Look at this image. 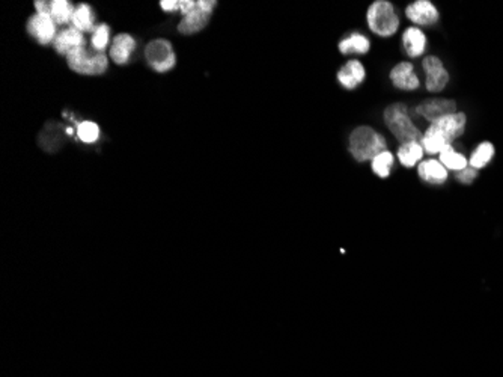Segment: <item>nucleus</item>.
Masks as SVG:
<instances>
[{"label": "nucleus", "mask_w": 503, "mask_h": 377, "mask_svg": "<svg viewBox=\"0 0 503 377\" xmlns=\"http://www.w3.org/2000/svg\"><path fill=\"white\" fill-rule=\"evenodd\" d=\"M402 41H404V47L407 50V55L412 56V58L420 56L425 51L427 38H425L424 32L420 31L419 28L407 29L402 35Z\"/></svg>", "instance_id": "17"}, {"label": "nucleus", "mask_w": 503, "mask_h": 377, "mask_svg": "<svg viewBox=\"0 0 503 377\" xmlns=\"http://www.w3.org/2000/svg\"><path fill=\"white\" fill-rule=\"evenodd\" d=\"M145 56L151 69L157 73H166L172 70L176 64L172 46L165 39H157V41L149 43L145 50Z\"/></svg>", "instance_id": "6"}, {"label": "nucleus", "mask_w": 503, "mask_h": 377, "mask_svg": "<svg viewBox=\"0 0 503 377\" xmlns=\"http://www.w3.org/2000/svg\"><path fill=\"white\" fill-rule=\"evenodd\" d=\"M78 139L85 144H92L98 139L100 136V127L91 123V121H83V123L78 124Z\"/></svg>", "instance_id": "25"}, {"label": "nucleus", "mask_w": 503, "mask_h": 377, "mask_svg": "<svg viewBox=\"0 0 503 377\" xmlns=\"http://www.w3.org/2000/svg\"><path fill=\"white\" fill-rule=\"evenodd\" d=\"M466 129V115L464 114H454L446 116L440 121L432 123L427 133L424 134L422 145L424 151L428 154H440L442 150L449 146L457 138L464 133Z\"/></svg>", "instance_id": "1"}, {"label": "nucleus", "mask_w": 503, "mask_h": 377, "mask_svg": "<svg viewBox=\"0 0 503 377\" xmlns=\"http://www.w3.org/2000/svg\"><path fill=\"white\" fill-rule=\"evenodd\" d=\"M422 156H424V148L419 142L401 145L400 151H398L400 161L407 168H413L417 161L422 159Z\"/></svg>", "instance_id": "19"}, {"label": "nucleus", "mask_w": 503, "mask_h": 377, "mask_svg": "<svg viewBox=\"0 0 503 377\" xmlns=\"http://www.w3.org/2000/svg\"><path fill=\"white\" fill-rule=\"evenodd\" d=\"M407 17L419 26H430L439 20V11L428 0H417L405 11Z\"/></svg>", "instance_id": "10"}, {"label": "nucleus", "mask_w": 503, "mask_h": 377, "mask_svg": "<svg viewBox=\"0 0 503 377\" xmlns=\"http://www.w3.org/2000/svg\"><path fill=\"white\" fill-rule=\"evenodd\" d=\"M457 109V104L452 100H427L420 106L416 107V114L422 115L430 123H436L446 116L454 115Z\"/></svg>", "instance_id": "8"}, {"label": "nucleus", "mask_w": 503, "mask_h": 377, "mask_svg": "<svg viewBox=\"0 0 503 377\" xmlns=\"http://www.w3.org/2000/svg\"><path fill=\"white\" fill-rule=\"evenodd\" d=\"M385 121L389 130L393 133V136L401 142V145L412 144V142H422L424 134L412 123L409 116V111L401 103L392 104L385 111Z\"/></svg>", "instance_id": "3"}, {"label": "nucleus", "mask_w": 503, "mask_h": 377, "mask_svg": "<svg viewBox=\"0 0 503 377\" xmlns=\"http://www.w3.org/2000/svg\"><path fill=\"white\" fill-rule=\"evenodd\" d=\"M70 69L78 74L83 76H98L107 70V56L104 53H97V55L89 56L85 47L71 51L66 56Z\"/></svg>", "instance_id": "5"}, {"label": "nucleus", "mask_w": 503, "mask_h": 377, "mask_svg": "<svg viewBox=\"0 0 503 377\" xmlns=\"http://www.w3.org/2000/svg\"><path fill=\"white\" fill-rule=\"evenodd\" d=\"M196 8V2L193 0H180V11L183 12V16H187Z\"/></svg>", "instance_id": "29"}, {"label": "nucleus", "mask_w": 503, "mask_h": 377, "mask_svg": "<svg viewBox=\"0 0 503 377\" xmlns=\"http://www.w3.org/2000/svg\"><path fill=\"white\" fill-rule=\"evenodd\" d=\"M422 65L427 74L428 91H432V92L442 91L447 85V82H449V74H447V71L444 70L442 61L436 56H427Z\"/></svg>", "instance_id": "9"}, {"label": "nucleus", "mask_w": 503, "mask_h": 377, "mask_svg": "<svg viewBox=\"0 0 503 377\" xmlns=\"http://www.w3.org/2000/svg\"><path fill=\"white\" fill-rule=\"evenodd\" d=\"M390 79L393 85L400 89L413 91L419 88L420 82L413 71V65L409 62H401L390 71Z\"/></svg>", "instance_id": "11"}, {"label": "nucleus", "mask_w": 503, "mask_h": 377, "mask_svg": "<svg viewBox=\"0 0 503 377\" xmlns=\"http://www.w3.org/2000/svg\"><path fill=\"white\" fill-rule=\"evenodd\" d=\"M210 17H211L210 12L200 9L196 5V8L192 12H190V14L183 17V20L178 24V31L181 34H184V35L196 34V32H199V31H202L203 28H205Z\"/></svg>", "instance_id": "14"}, {"label": "nucleus", "mask_w": 503, "mask_h": 377, "mask_svg": "<svg viewBox=\"0 0 503 377\" xmlns=\"http://www.w3.org/2000/svg\"><path fill=\"white\" fill-rule=\"evenodd\" d=\"M417 174L430 184H443L447 180V169L440 164V160L420 161Z\"/></svg>", "instance_id": "15"}, {"label": "nucleus", "mask_w": 503, "mask_h": 377, "mask_svg": "<svg viewBox=\"0 0 503 377\" xmlns=\"http://www.w3.org/2000/svg\"><path fill=\"white\" fill-rule=\"evenodd\" d=\"M160 5H161L163 11H168V12H173L176 9H180L178 0H163V2H160Z\"/></svg>", "instance_id": "30"}, {"label": "nucleus", "mask_w": 503, "mask_h": 377, "mask_svg": "<svg viewBox=\"0 0 503 377\" xmlns=\"http://www.w3.org/2000/svg\"><path fill=\"white\" fill-rule=\"evenodd\" d=\"M440 164L446 169H452V171L459 172V171L467 168V159L463 154L457 153L452 148V145H449V146H446L444 150L440 151Z\"/></svg>", "instance_id": "20"}, {"label": "nucleus", "mask_w": 503, "mask_h": 377, "mask_svg": "<svg viewBox=\"0 0 503 377\" xmlns=\"http://www.w3.org/2000/svg\"><path fill=\"white\" fill-rule=\"evenodd\" d=\"M493 156H494V146H493V144L484 142V144H481V145L477 148V150H474V153L472 154V157H470L469 161H470L472 168L481 169V168H484V166H487L488 164H490Z\"/></svg>", "instance_id": "23"}, {"label": "nucleus", "mask_w": 503, "mask_h": 377, "mask_svg": "<svg viewBox=\"0 0 503 377\" xmlns=\"http://www.w3.org/2000/svg\"><path fill=\"white\" fill-rule=\"evenodd\" d=\"M71 23L77 31H92L93 29V16L89 5L81 4L76 8Z\"/></svg>", "instance_id": "21"}, {"label": "nucleus", "mask_w": 503, "mask_h": 377, "mask_svg": "<svg viewBox=\"0 0 503 377\" xmlns=\"http://www.w3.org/2000/svg\"><path fill=\"white\" fill-rule=\"evenodd\" d=\"M365 79V69L359 61L347 62L337 73V80L344 88L355 89L357 88Z\"/></svg>", "instance_id": "13"}, {"label": "nucleus", "mask_w": 503, "mask_h": 377, "mask_svg": "<svg viewBox=\"0 0 503 377\" xmlns=\"http://www.w3.org/2000/svg\"><path fill=\"white\" fill-rule=\"evenodd\" d=\"M51 4V14L50 17L53 19V21L56 24H65L68 21H71L73 14H74V8L70 2H66V0H53Z\"/></svg>", "instance_id": "22"}, {"label": "nucleus", "mask_w": 503, "mask_h": 377, "mask_svg": "<svg viewBox=\"0 0 503 377\" xmlns=\"http://www.w3.org/2000/svg\"><path fill=\"white\" fill-rule=\"evenodd\" d=\"M108 38H111V29H108V26H106V24L97 26V28L93 29L92 39H91L92 47L98 53H101L108 44Z\"/></svg>", "instance_id": "26"}, {"label": "nucleus", "mask_w": 503, "mask_h": 377, "mask_svg": "<svg viewBox=\"0 0 503 377\" xmlns=\"http://www.w3.org/2000/svg\"><path fill=\"white\" fill-rule=\"evenodd\" d=\"M27 32L34 36L39 44H49L56 39V23L50 16H34L27 21Z\"/></svg>", "instance_id": "7"}, {"label": "nucleus", "mask_w": 503, "mask_h": 377, "mask_svg": "<svg viewBox=\"0 0 503 377\" xmlns=\"http://www.w3.org/2000/svg\"><path fill=\"white\" fill-rule=\"evenodd\" d=\"M136 49L134 38L128 34H121L115 38L113 46L111 49V56L118 65H124L128 62L131 53Z\"/></svg>", "instance_id": "16"}, {"label": "nucleus", "mask_w": 503, "mask_h": 377, "mask_svg": "<svg viewBox=\"0 0 503 377\" xmlns=\"http://www.w3.org/2000/svg\"><path fill=\"white\" fill-rule=\"evenodd\" d=\"M477 177H478V171L474 168H466L463 171L457 172V180L463 184H470Z\"/></svg>", "instance_id": "27"}, {"label": "nucleus", "mask_w": 503, "mask_h": 377, "mask_svg": "<svg viewBox=\"0 0 503 377\" xmlns=\"http://www.w3.org/2000/svg\"><path fill=\"white\" fill-rule=\"evenodd\" d=\"M392 166H393V156L389 151L378 154L372 160V171L378 175V177H382V179L389 177Z\"/></svg>", "instance_id": "24"}, {"label": "nucleus", "mask_w": 503, "mask_h": 377, "mask_svg": "<svg viewBox=\"0 0 503 377\" xmlns=\"http://www.w3.org/2000/svg\"><path fill=\"white\" fill-rule=\"evenodd\" d=\"M85 47V38L83 34L77 31L76 28L66 29L61 34H58L56 39H54V49L61 55H70L71 51Z\"/></svg>", "instance_id": "12"}, {"label": "nucleus", "mask_w": 503, "mask_h": 377, "mask_svg": "<svg viewBox=\"0 0 503 377\" xmlns=\"http://www.w3.org/2000/svg\"><path fill=\"white\" fill-rule=\"evenodd\" d=\"M368 24L374 34L380 36H390L398 31L400 19L390 2L377 0L368 9Z\"/></svg>", "instance_id": "4"}, {"label": "nucleus", "mask_w": 503, "mask_h": 377, "mask_svg": "<svg viewBox=\"0 0 503 377\" xmlns=\"http://www.w3.org/2000/svg\"><path fill=\"white\" fill-rule=\"evenodd\" d=\"M35 9H36V14H39V16H50L51 14V4L43 2V0H36Z\"/></svg>", "instance_id": "28"}, {"label": "nucleus", "mask_w": 503, "mask_h": 377, "mask_svg": "<svg viewBox=\"0 0 503 377\" xmlns=\"http://www.w3.org/2000/svg\"><path fill=\"white\" fill-rule=\"evenodd\" d=\"M386 151V141L371 127H359L350 136V153L357 161L374 160Z\"/></svg>", "instance_id": "2"}, {"label": "nucleus", "mask_w": 503, "mask_h": 377, "mask_svg": "<svg viewBox=\"0 0 503 377\" xmlns=\"http://www.w3.org/2000/svg\"><path fill=\"white\" fill-rule=\"evenodd\" d=\"M371 49V43L368 41V38L360 35V34H352L348 38L342 39L341 44H339V50H341L342 55H352V53H359V55H365Z\"/></svg>", "instance_id": "18"}]
</instances>
